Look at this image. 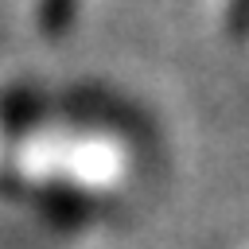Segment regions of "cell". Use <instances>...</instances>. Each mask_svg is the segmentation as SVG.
<instances>
[{"instance_id": "7a4b0ae2", "label": "cell", "mask_w": 249, "mask_h": 249, "mask_svg": "<svg viewBox=\"0 0 249 249\" xmlns=\"http://www.w3.org/2000/svg\"><path fill=\"white\" fill-rule=\"evenodd\" d=\"M230 23H233V31H241L249 23V0H230Z\"/></svg>"}, {"instance_id": "6da1fadb", "label": "cell", "mask_w": 249, "mask_h": 249, "mask_svg": "<svg viewBox=\"0 0 249 249\" xmlns=\"http://www.w3.org/2000/svg\"><path fill=\"white\" fill-rule=\"evenodd\" d=\"M19 167L31 179L105 191L124 179L128 160H124V144L105 132H39L23 144Z\"/></svg>"}]
</instances>
